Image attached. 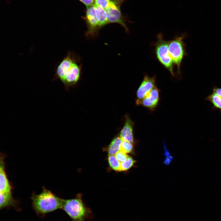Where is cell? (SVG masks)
I'll list each match as a JSON object with an SVG mask.
<instances>
[{
  "instance_id": "6da1fadb",
  "label": "cell",
  "mask_w": 221,
  "mask_h": 221,
  "mask_svg": "<svg viewBox=\"0 0 221 221\" xmlns=\"http://www.w3.org/2000/svg\"><path fill=\"white\" fill-rule=\"evenodd\" d=\"M81 57L69 51L57 66L53 80L60 79L67 89L76 85L79 80L83 64Z\"/></svg>"
},
{
  "instance_id": "7a4b0ae2",
  "label": "cell",
  "mask_w": 221,
  "mask_h": 221,
  "mask_svg": "<svg viewBox=\"0 0 221 221\" xmlns=\"http://www.w3.org/2000/svg\"><path fill=\"white\" fill-rule=\"evenodd\" d=\"M33 207L38 214L44 215L62 208L64 200L44 188L42 192L31 196Z\"/></svg>"
},
{
  "instance_id": "3957f363",
  "label": "cell",
  "mask_w": 221,
  "mask_h": 221,
  "mask_svg": "<svg viewBox=\"0 0 221 221\" xmlns=\"http://www.w3.org/2000/svg\"><path fill=\"white\" fill-rule=\"evenodd\" d=\"M62 209L72 221H84L92 216L91 210L86 206L79 196L74 199L64 200Z\"/></svg>"
},
{
  "instance_id": "277c9868",
  "label": "cell",
  "mask_w": 221,
  "mask_h": 221,
  "mask_svg": "<svg viewBox=\"0 0 221 221\" xmlns=\"http://www.w3.org/2000/svg\"><path fill=\"white\" fill-rule=\"evenodd\" d=\"M186 35L184 33L180 36L176 37L168 42L169 56L174 65L176 67L179 75L181 74L180 67L183 59L187 55L186 44L183 41Z\"/></svg>"
},
{
  "instance_id": "5b68a950",
  "label": "cell",
  "mask_w": 221,
  "mask_h": 221,
  "mask_svg": "<svg viewBox=\"0 0 221 221\" xmlns=\"http://www.w3.org/2000/svg\"><path fill=\"white\" fill-rule=\"evenodd\" d=\"M168 42L164 39L161 33L158 34L157 41L154 44L155 53L159 62L169 72L172 76H174V65L169 54Z\"/></svg>"
},
{
  "instance_id": "8992f818",
  "label": "cell",
  "mask_w": 221,
  "mask_h": 221,
  "mask_svg": "<svg viewBox=\"0 0 221 221\" xmlns=\"http://www.w3.org/2000/svg\"><path fill=\"white\" fill-rule=\"evenodd\" d=\"M126 0H111L109 5L105 10L107 14L109 24L118 23L124 29L126 33H128L129 31L126 22H132L128 20L127 17L123 15L121 9L122 4Z\"/></svg>"
},
{
  "instance_id": "52a82bcc",
  "label": "cell",
  "mask_w": 221,
  "mask_h": 221,
  "mask_svg": "<svg viewBox=\"0 0 221 221\" xmlns=\"http://www.w3.org/2000/svg\"><path fill=\"white\" fill-rule=\"evenodd\" d=\"M86 7L85 14L82 17L85 21L87 27L85 35L88 39H93L98 36L99 31L98 28L95 8L94 4Z\"/></svg>"
},
{
  "instance_id": "ba28073f",
  "label": "cell",
  "mask_w": 221,
  "mask_h": 221,
  "mask_svg": "<svg viewBox=\"0 0 221 221\" xmlns=\"http://www.w3.org/2000/svg\"><path fill=\"white\" fill-rule=\"evenodd\" d=\"M159 90L155 86L142 99L136 100V104L150 110L154 109L159 101Z\"/></svg>"
},
{
  "instance_id": "9c48e42d",
  "label": "cell",
  "mask_w": 221,
  "mask_h": 221,
  "mask_svg": "<svg viewBox=\"0 0 221 221\" xmlns=\"http://www.w3.org/2000/svg\"><path fill=\"white\" fill-rule=\"evenodd\" d=\"M156 76L150 77L145 76L136 92L137 99L140 100L143 99L155 86Z\"/></svg>"
},
{
  "instance_id": "30bf717a",
  "label": "cell",
  "mask_w": 221,
  "mask_h": 221,
  "mask_svg": "<svg viewBox=\"0 0 221 221\" xmlns=\"http://www.w3.org/2000/svg\"><path fill=\"white\" fill-rule=\"evenodd\" d=\"M134 122L127 116H126L125 122L121 130L120 137L123 141L132 143L134 141L133 129Z\"/></svg>"
},
{
  "instance_id": "8fae6325",
  "label": "cell",
  "mask_w": 221,
  "mask_h": 221,
  "mask_svg": "<svg viewBox=\"0 0 221 221\" xmlns=\"http://www.w3.org/2000/svg\"><path fill=\"white\" fill-rule=\"evenodd\" d=\"M11 187L6 174L4 163L2 159L0 160V192H11Z\"/></svg>"
},
{
  "instance_id": "7c38bea8",
  "label": "cell",
  "mask_w": 221,
  "mask_h": 221,
  "mask_svg": "<svg viewBox=\"0 0 221 221\" xmlns=\"http://www.w3.org/2000/svg\"><path fill=\"white\" fill-rule=\"evenodd\" d=\"M95 8L98 28L99 30L109 24L106 10L94 3Z\"/></svg>"
},
{
  "instance_id": "4fadbf2b",
  "label": "cell",
  "mask_w": 221,
  "mask_h": 221,
  "mask_svg": "<svg viewBox=\"0 0 221 221\" xmlns=\"http://www.w3.org/2000/svg\"><path fill=\"white\" fill-rule=\"evenodd\" d=\"M212 104V109L219 110L221 113V97L212 92L205 99Z\"/></svg>"
},
{
  "instance_id": "5bb4252c",
  "label": "cell",
  "mask_w": 221,
  "mask_h": 221,
  "mask_svg": "<svg viewBox=\"0 0 221 221\" xmlns=\"http://www.w3.org/2000/svg\"><path fill=\"white\" fill-rule=\"evenodd\" d=\"M14 200L11 192H0V208H3L13 204Z\"/></svg>"
},
{
  "instance_id": "9a60e30c",
  "label": "cell",
  "mask_w": 221,
  "mask_h": 221,
  "mask_svg": "<svg viewBox=\"0 0 221 221\" xmlns=\"http://www.w3.org/2000/svg\"><path fill=\"white\" fill-rule=\"evenodd\" d=\"M122 141V140L120 136L114 138L108 147L109 155H113L118 152Z\"/></svg>"
},
{
  "instance_id": "2e32d148",
  "label": "cell",
  "mask_w": 221,
  "mask_h": 221,
  "mask_svg": "<svg viewBox=\"0 0 221 221\" xmlns=\"http://www.w3.org/2000/svg\"><path fill=\"white\" fill-rule=\"evenodd\" d=\"M135 161L130 157H128L126 160L120 163L118 171H126L130 168Z\"/></svg>"
},
{
  "instance_id": "e0dca14e",
  "label": "cell",
  "mask_w": 221,
  "mask_h": 221,
  "mask_svg": "<svg viewBox=\"0 0 221 221\" xmlns=\"http://www.w3.org/2000/svg\"><path fill=\"white\" fill-rule=\"evenodd\" d=\"M108 161L110 166L115 171L119 169L120 163L119 161L113 155H109L108 157Z\"/></svg>"
},
{
  "instance_id": "ac0fdd59",
  "label": "cell",
  "mask_w": 221,
  "mask_h": 221,
  "mask_svg": "<svg viewBox=\"0 0 221 221\" xmlns=\"http://www.w3.org/2000/svg\"><path fill=\"white\" fill-rule=\"evenodd\" d=\"M133 149V145L131 142L122 140L119 150L125 153H130Z\"/></svg>"
},
{
  "instance_id": "d6986e66",
  "label": "cell",
  "mask_w": 221,
  "mask_h": 221,
  "mask_svg": "<svg viewBox=\"0 0 221 221\" xmlns=\"http://www.w3.org/2000/svg\"><path fill=\"white\" fill-rule=\"evenodd\" d=\"M111 1V0H95L94 3L96 5L105 10Z\"/></svg>"
},
{
  "instance_id": "ffe728a7",
  "label": "cell",
  "mask_w": 221,
  "mask_h": 221,
  "mask_svg": "<svg viewBox=\"0 0 221 221\" xmlns=\"http://www.w3.org/2000/svg\"><path fill=\"white\" fill-rule=\"evenodd\" d=\"M114 156L119 162H121L125 161L128 157L126 153L120 150L116 152Z\"/></svg>"
},
{
  "instance_id": "44dd1931",
  "label": "cell",
  "mask_w": 221,
  "mask_h": 221,
  "mask_svg": "<svg viewBox=\"0 0 221 221\" xmlns=\"http://www.w3.org/2000/svg\"><path fill=\"white\" fill-rule=\"evenodd\" d=\"M212 92L221 97V88L215 86H213Z\"/></svg>"
},
{
  "instance_id": "7402d4cb",
  "label": "cell",
  "mask_w": 221,
  "mask_h": 221,
  "mask_svg": "<svg viewBox=\"0 0 221 221\" xmlns=\"http://www.w3.org/2000/svg\"><path fill=\"white\" fill-rule=\"evenodd\" d=\"M83 3L86 7L92 5L94 4V2L92 0H79Z\"/></svg>"
},
{
  "instance_id": "603a6c76",
  "label": "cell",
  "mask_w": 221,
  "mask_h": 221,
  "mask_svg": "<svg viewBox=\"0 0 221 221\" xmlns=\"http://www.w3.org/2000/svg\"><path fill=\"white\" fill-rule=\"evenodd\" d=\"M92 0L94 2L95 1V0Z\"/></svg>"
}]
</instances>
